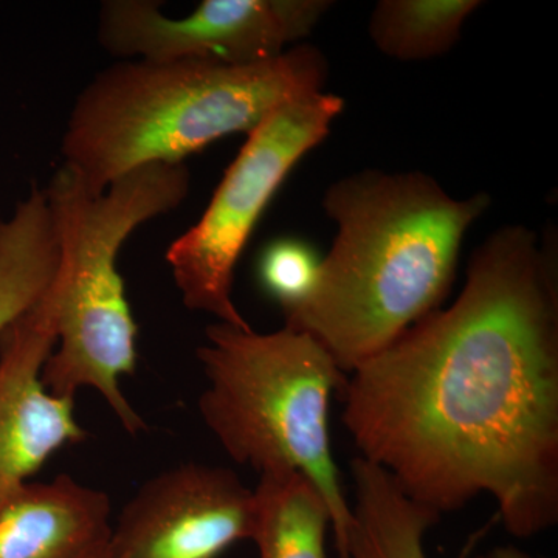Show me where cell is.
Wrapping results in <instances>:
<instances>
[{
    "label": "cell",
    "instance_id": "8992f818",
    "mask_svg": "<svg viewBox=\"0 0 558 558\" xmlns=\"http://www.w3.org/2000/svg\"><path fill=\"white\" fill-rule=\"evenodd\" d=\"M343 108L337 95L306 92L282 102L247 134L204 215L165 255L186 310L250 328L233 301L238 260L281 183L328 137Z\"/></svg>",
    "mask_w": 558,
    "mask_h": 558
},
{
    "label": "cell",
    "instance_id": "9c48e42d",
    "mask_svg": "<svg viewBox=\"0 0 558 558\" xmlns=\"http://www.w3.org/2000/svg\"><path fill=\"white\" fill-rule=\"evenodd\" d=\"M68 270L35 304L0 330V509L44 462L86 432L73 414L75 399L51 395L40 380L58 340Z\"/></svg>",
    "mask_w": 558,
    "mask_h": 558
},
{
    "label": "cell",
    "instance_id": "277c9868",
    "mask_svg": "<svg viewBox=\"0 0 558 558\" xmlns=\"http://www.w3.org/2000/svg\"><path fill=\"white\" fill-rule=\"evenodd\" d=\"M190 190L185 163L146 165L101 194L90 193L61 165L46 189L68 281L57 349L40 380L60 398L75 399L78 389L94 388L131 435L146 425L120 387L137 362V325L119 271L120 250L140 226L179 208Z\"/></svg>",
    "mask_w": 558,
    "mask_h": 558
},
{
    "label": "cell",
    "instance_id": "9a60e30c",
    "mask_svg": "<svg viewBox=\"0 0 558 558\" xmlns=\"http://www.w3.org/2000/svg\"><path fill=\"white\" fill-rule=\"evenodd\" d=\"M43 289V279L31 260L16 250L0 247V330L31 310Z\"/></svg>",
    "mask_w": 558,
    "mask_h": 558
},
{
    "label": "cell",
    "instance_id": "7c38bea8",
    "mask_svg": "<svg viewBox=\"0 0 558 558\" xmlns=\"http://www.w3.org/2000/svg\"><path fill=\"white\" fill-rule=\"evenodd\" d=\"M253 488L252 538L259 558H328L326 537L332 532L328 502L319 488L296 470L259 475Z\"/></svg>",
    "mask_w": 558,
    "mask_h": 558
},
{
    "label": "cell",
    "instance_id": "6da1fadb",
    "mask_svg": "<svg viewBox=\"0 0 558 558\" xmlns=\"http://www.w3.org/2000/svg\"><path fill=\"white\" fill-rule=\"evenodd\" d=\"M343 424L357 457L439 515L495 499L513 537L558 523L556 244L492 233L457 301L348 374Z\"/></svg>",
    "mask_w": 558,
    "mask_h": 558
},
{
    "label": "cell",
    "instance_id": "ba28073f",
    "mask_svg": "<svg viewBox=\"0 0 558 558\" xmlns=\"http://www.w3.org/2000/svg\"><path fill=\"white\" fill-rule=\"evenodd\" d=\"M253 490L233 470L189 464L140 487L121 510L108 558H219L252 538Z\"/></svg>",
    "mask_w": 558,
    "mask_h": 558
},
{
    "label": "cell",
    "instance_id": "5bb4252c",
    "mask_svg": "<svg viewBox=\"0 0 558 558\" xmlns=\"http://www.w3.org/2000/svg\"><path fill=\"white\" fill-rule=\"evenodd\" d=\"M319 263L322 259L306 242H271L259 258L260 286L286 314L310 299L312 290L317 284Z\"/></svg>",
    "mask_w": 558,
    "mask_h": 558
},
{
    "label": "cell",
    "instance_id": "e0dca14e",
    "mask_svg": "<svg viewBox=\"0 0 558 558\" xmlns=\"http://www.w3.org/2000/svg\"><path fill=\"white\" fill-rule=\"evenodd\" d=\"M105 558H108V556H106Z\"/></svg>",
    "mask_w": 558,
    "mask_h": 558
},
{
    "label": "cell",
    "instance_id": "2e32d148",
    "mask_svg": "<svg viewBox=\"0 0 558 558\" xmlns=\"http://www.w3.org/2000/svg\"><path fill=\"white\" fill-rule=\"evenodd\" d=\"M481 558H532L529 554L523 553V550L519 548H513V546H502V548H495L490 550V553L486 554V556Z\"/></svg>",
    "mask_w": 558,
    "mask_h": 558
},
{
    "label": "cell",
    "instance_id": "30bf717a",
    "mask_svg": "<svg viewBox=\"0 0 558 558\" xmlns=\"http://www.w3.org/2000/svg\"><path fill=\"white\" fill-rule=\"evenodd\" d=\"M110 501L69 475L27 483L0 509V558H105Z\"/></svg>",
    "mask_w": 558,
    "mask_h": 558
},
{
    "label": "cell",
    "instance_id": "8fae6325",
    "mask_svg": "<svg viewBox=\"0 0 558 558\" xmlns=\"http://www.w3.org/2000/svg\"><path fill=\"white\" fill-rule=\"evenodd\" d=\"M354 505L339 558H428L424 538L440 517L411 499L379 465L351 461Z\"/></svg>",
    "mask_w": 558,
    "mask_h": 558
},
{
    "label": "cell",
    "instance_id": "7a4b0ae2",
    "mask_svg": "<svg viewBox=\"0 0 558 558\" xmlns=\"http://www.w3.org/2000/svg\"><path fill=\"white\" fill-rule=\"evenodd\" d=\"M486 193L454 199L424 172L366 170L337 180L323 208L337 223L310 299L284 328L318 341L351 374L449 295L470 227Z\"/></svg>",
    "mask_w": 558,
    "mask_h": 558
},
{
    "label": "cell",
    "instance_id": "4fadbf2b",
    "mask_svg": "<svg viewBox=\"0 0 558 558\" xmlns=\"http://www.w3.org/2000/svg\"><path fill=\"white\" fill-rule=\"evenodd\" d=\"M480 0H381L371 14V39L403 62L427 61L453 49Z\"/></svg>",
    "mask_w": 558,
    "mask_h": 558
},
{
    "label": "cell",
    "instance_id": "5b68a950",
    "mask_svg": "<svg viewBox=\"0 0 558 558\" xmlns=\"http://www.w3.org/2000/svg\"><path fill=\"white\" fill-rule=\"evenodd\" d=\"M207 388L202 421L236 464L263 475L296 470L319 488L339 557L352 523L330 444V399L347 381L318 341L282 328L259 333L226 323L205 330L197 349Z\"/></svg>",
    "mask_w": 558,
    "mask_h": 558
},
{
    "label": "cell",
    "instance_id": "3957f363",
    "mask_svg": "<svg viewBox=\"0 0 558 558\" xmlns=\"http://www.w3.org/2000/svg\"><path fill=\"white\" fill-rule=\"evenodd\" d=\"M326 73L325 57L304 44L250 65L116 62L76 95L62 135V165L101 194L137 168L183 163L216 140L250 134L282 102L323 90Z\"/></svg>",
    "mask_w": 558,
    "mask_h": 558
},
{
    "label": "cell",
    "instance_id": "52a82bcc",
    "mask_svg": "<svg viewBox=\"0 0 558 558\" xmlns=\"http://www.w3.org/2000/svg\"><path fill=\"white\" fill-rule=\"evenodd\" d=\"M330 7L328 0H204L189 16L171 17L156 0H106L97 36L120 61L259 64L310 36Z\"/></svg>",
    "mask_w": 558,
    "mask_h": 558
}]
</instances>
